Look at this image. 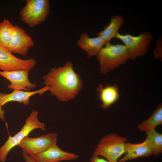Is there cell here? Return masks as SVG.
<instances>
[{
	"instance_id": "2",
	"label": "cell",
	"mask_w": 162,
	"mask_h": 162,
	"mask_svg": "<svg viewBox=\"0 0 162 162\" xmlns=\"http://www.w3.org/2000/svg\"><path fill=\"white\" fill-rule=\"evenodd\" d=\"M100 62L99 70L106 74L130 59L128 50L125 45L111 44L106 42L96 56Z\"/></svg>"
},
{
	"instance_id": "9",
	"label": "cell",
	"mask_w": 162,
	"mask_h": 162,
	"mask_svg": "<svg viewBox=\"0 0 162 162\" xmlns=\"http://www.w3.org/2000/svg\"><path fill=\"white\" fill-rule=\"evenodd\" d=\"M30 70L22 69L11 71H0V76L10 82L8 85L9 89L30 91L36 87L35 84L31 82L28 78Z\"/></svg>"
},
{
	"instance_id": "22",
	"label": "cell",
	"mask_w": 162,
	"mask_h": 162,
	"mask_svg": "<svg viewBox=\"0 0 162 162\" xmlns=\"http://www.w3.org/2000/svg\"><path fill=\"white\" fill-rule=\"evenodd\" d=\"M22 154L26 162H36L33 158L29 156L24 152L22 151Z\"/></svg>"
},
{
	"instance_id": "1",
	"label": "cell",
	"mask_w": 162,
	"mask_h": 162,
	"mask_svg": "<svg viewBox=\"0 0 162 162\" xmlns=\"http://www.w3.org/2000/svg\"><path fill=\"white\" fill-rule=\"evenodd\" d=\"M42 79L50 94L62 102L74 99L83 86L79 74L75 71L70 62L63 66L51 68Z\"/></svg>"
},
{
	"instance_id": "14",
	"label": "cell",
	"mask_w": 162,
	"mask_h": 162,
	"mask_svg": "<svg viewBox=\"0 0 162 162\" xmlns=\"http://www.w3.org/2000/svg\"><path fill=\"white\" fill-rule=\"evenodd\" d=\"M106 42L99 37L90 38L86 32H84L81 35L76 44L87 52L88 58H90L96 56Z\"/></svg>"
},
{
	"instance_id": "15",
	"label": "cell",
	"mask_w": 162,
	"mask_h": 162,
	"mask_svg": "<svg viewBox=\"0 0 162 162\" xmlns=\"http://www.w3.org/2000/svg\"><path fill=\"white\" fill-rule=\"evenodd\" d=\"M124 155L118 162H125L129 160L152 155V152L146 142L138 143H126Z\"/></svg>"
},
{
	"instance_id": "4",
	"label": "cell",
	"mask_w": 162,
	"mask_h": 162,
	"mask_svg": "<svg viewBox=\"0 0 162 162\" xmlns=\"http://www.w3.org/2000/svg\"><path fill=\"white\" fill-rule=\"evenodd\" d=\"M127 141L125 137L115 133L108 134L101 139L93 153L110 162H118L125 153Z\"/></svg>"
},
{
	"instance_id": "21",
	"label": "cell",
	"mask_w": 162,
	"mask_h": 162,
	"mask_svg": "<svg viewBox=\"0 0 162 162\" xmlns=\"http://www.w3.org/2000/svg\"><path fill=\"white\" fill-rule=\"evenodd\" d=\"M89 162H110L106 159L101 158L97 154L93 153L91 157Z\"/></svg>"
},
{
	"instance_id": "20",
	"label": "cell",
	"mask_w": 162,
	"mask_h": 162,
	"mask_svg": "<svg viewBox=\"0 0 162 162\" xmlns=\"http://www.w3.org/2000/svg\"><path fill=\"white\" fill-rule=\"evenodd\" d=\"M160 40L158 41L157 43V46L154 51V54L156 58H158L161 57V42Z\"/></svg>"
},
{
	"instance_id": "8",
	"label": "cell",
	"mask_w": 162,
	"mask_h": 162,
	"mask_svg": "<svg viewBox=\"0 0 162 162\" xmlns=\"http://www.w3.org/2000/svg\"><path fill=\"white\" fill-rule=\"evenodd\" d=\"M36 61L33 58L22 59L19 58L7 49L0 46V70L11 71L22 69L31 70Z\"/></svg>"
},
{
	"instance_id": "5",
	"label": "cell",
	"mask_w": 162,
	"mask_h": 162,
	"mask_svg": "<svg viewBox=\"0 0 162 162\" xmlns=\"http://www.w3.org/2000/svg\"><path fill=\"white\" fill-rule=\"evenodd\" d=\"M20 10L21 20L31 28L40 24L47 17L50 10L48 0H27Z\"/></svg>"
},
{
	"instance_id": "10",
	"label": "cell",
	"mask_w": 162,
	"mask_h": 162,
	"mask_svg": "<svg viewBox=\"0 0 162 162\" xmlns=\"http://www.w3.org/2000/svg\"><path fill=\"white\" fill-rule=\"evenodd\" d=\"M34 46L33 39L24 29L19 26H14V30L8 50L12 53L25 56L29 49Z\"/></svg>"
},
{
	"instance_id": "6",
	"label": "cell",
	"mask_w": 162,
	"mask_h": 162,
	"mask_svg": "<svg viewBox=\"0 0 162 162\" xmlns=\"http://www.w3.org/2000/svg\"><path fill=\"white\" fill-rule=\"evenodd\" d=\"M116 38L122 41L127 47L130 55V59H134L144 56L153 40L149 32L141 33L139 35L134 36L128 34H122L118 33Z\"/></svg>"
},
{
	"instance_id": "17",
	"label": "cell",
	"mask_w": 162,
	"mask_h": 162,
	"mask_svg": "<svg viewBox=\"0 0 162 162\" xmlns=\"http://www.w3.org/2000/svg\"><path fill=\"white\" fill-rule=\"evenodd\" d=\"M162 124V105L160 104L156 108L151 116L147 119L141 122L137 126L142 131L146 132Z\"/></svg>"
},
{
	"instance_id": "7",
	"label": "cell",
	"mask_w": 162,
	"mask_h": 162,
	"mask_svg": "<svg viewBox=\"0 0 162 162\" xmlns=\"http://www.w3.org/2000/svg\"><path fill=\"white\" fill-rule=\"evenodd\" d=\"M58 134L49 133L38 137H25L17 146L32 157L44 152L52 144L56 143Z\"/></svg>"
},
{
	"instance_id": "13",
	"label": "cell",
	"mask_w": 162,
	"mask_h": 162,
	"mask_svg": "<svg viewBox=\"0 0 162 162\" xmlns=\"http://www.w3.org/2000/svg\"><path fill=\"white\" fill-rule=\"evenodd\" d=\"M100 107L103 110L110 107L117 102L120 98L119 88L116 84H107L104 86L99 84L97 88Z\"/></svg>"
},
{
	"instance_id": "18",
	"label": "cell",
	"mask_w": 162,
	"mask_h": 162,
	"mask_svg": "<svg viewBox=\"0 0 162 162\" xmlns=\"http://www.w3.org/2000/svg\"><path fill=\"white\" fill-rule=\"evenodd\" d=\"M145 140L150 149L153 154L158 156L162 152V134L157 132L155 129L146 132Z\"/></svg>"
},
{
	"instance_id": "19",
	"label": "cell",
	"mask_w": 162,
	"mask_h": 162,
	"mask_svg": "<svg viewBox=\"0 0 162 162\" xmlns=\"http://www.w3.org/2000/svg\"><path fill=\"white\" fill-rule=\"evenodd\" d=\"M14 30V26L4 18L0 23V46L8 49Z\"/></svg>"
},
{
	"instance_id": "12",
	"label": "cell",
	"mask_w": 162,
	"mask_h": 162,
	"mask_svg": "<svg viewBox=\"0 0 162 162\" xmlns=\"http://www.w3.org/2000/svg\"><path fill=\"white\" fill-rule=\"evenodd\" d=\"M48 88L46 86L40 89L33 91H25L22 90H14L9 94L0 93V104L2 106L10 101H16L22 103L25 106L30 103L29 98L34 95L38 94L42 95Z\"/></svg>"
},
{
	"instance_id": "16",
	"label": "cell",
	"mask_w": 162,
	"mask_h": 162,
	"mask_svg": "<svg viewBox=\"0 0 162 162\" xmlns=\"http://www.w3.org/2000/svg\"><path fill=\"white\" fill-rule=\"evenodd\" d=\"M124 20L123 16L120 15L113 16L110 24L102 31L98 33L97 36L99 37L106 42L109 41L115 38L118 33L119 28L123 24Z\"/></svg>"
},
{
	"instance_id": "3",
	"label": "cell",
	"mask_w": 162,
	"mask_h": 162,
	"mask_svg": "<svg viewBox=\"0 0 162 162\" xmlns=\"http://www.w3.org/2000/svg\"><path fill=\"white\" fill-rule=\"evenodd\" d=\"M38 112L33 110L25 122V124L21 130L13 136L8 135V139L4 144L0 147V161L5 162L7 157L10 151L17 145L33 130L40 129L46 130L44 123L40 122L38 118Z\"/></svg>"
},
{
	"instance_id": "23",
	"label": "cell",
	"mask_w": 162,
	"mask_h": 162,
	"mask_svg": "<svg viewBox=\"0 0 162 162\" xmlns=\"http://www.w3.org/2000/svg\"><path fill=\"white\" fill-rule=\"evenodd\" d=\"M2 106L0 104V119L2 121L4 122L5 123H6L4 116L5 111L4 110L2 109Z\"/></svg>"
},
{
	"instance_id": "11",
	"label": "cell",
	"mask_w": 162,
	"mask_h": 162,
	"mask_svg": "<svg viewBox=\"0 0 162 162\" xmlns=\"http://www.w3.org/2000/svg\"><path fill=\"white\" fill-rule=\"evenodd\" d=\"M32 157L36 162H58L74 160L77 158L78 156L62 150L56 143L44 152Z\"/></svg>"
}]
</instances>
